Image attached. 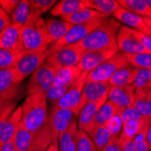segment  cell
<instances>
[{
  "instance_id": "7a4b0ae2",
  "label": "cell",
  "mask_w": 151,
  "mask_h": 151,
  "mask_svg": "<svg viewBox=\"0 0 151 151\" xmlns=\"http://www.w3.org/2000/svg\"><path fill=\"white\" fill-rule=\"evenodd\" d=\"M120 26L119 22L114 17L107 18L101 25L77 44L84 51L116 48L118 47L117 36Z\"/></svg>"
},
{
  "instance_id": "603a6c76",
  "label": "cell",
  "mask_w": 151,
  "mask_h": 151,
  "mask_svg": "<svg viewBox=\"0 0 151 151\" xmlns=\"http://www.w3.org/2000/svg\"><path fill=\"white\" fill-rule=\"evenodd\" d=\"M35 136V134L26 129L21 121L12 139L17 151H28L34 143Z\"/></svg>"
},
{
  "instance_id": "e0dca14e",
  "label": "cell",
  "mask_w": 151,
  "mask_h": 151,
  "mask_svg": "<svg viewBox=\"0 0 151 151\" xmlns=\"http://www.w3.org/2000/svg\"><path fill=\"white\" fill-rule=\"evenodd\" d=\"M112 16L119 23L124 24V26H127L129 28L136 30V31L141 32L142 34H146L149 29L147 26L143 17L136 15V14H134L125 8H123L121 6L113 14Z\"/></svg>"
},
{
  "instance_id": "6f0895ef",
  "label": "cell",
  "mask_w": 151,
  "mask_h": 151,
  "mask_svg": "<svg viewBox=\"0 0 151 151\" xmlns=\"http://www.w3.org/2000/svg\"><path fill=\"white\" fill-rule=\"evenodd\" d=\"M147 4L150 6V7H151V0H147Z\"/></svg>"
},
{
  "instance_id": "4316f807",
  "label": "cell",
  "mask_w": 151,
  "mask_h": 151,
  "mask_svg": "<svg viewBox=\"0 0 151 151\" xmlns=\"http://www.w3.org/2000/svg\"><path fill=\"white\" fill-rule=\"evenodd\" d=\"M134 107L147 120H151V91L149 90H136Z\"/></svg>"
},
{
  "instance_id": "1f68e13d",
  "label": "cell",
  "mask_w": 151,
  "mask_h": 151,
  "mask_svg": "<svg viewBox=\"0 0 151 151\" xmlns=\"http://www.w3.org/2000/svg\"><path fill=\"white\" fill-rule=\"evenodd\" d=\"M22 82L15 68L0 70V94L19 85Z\"/></svg>"
},
{
  "instance_id": "6da1fadb",
  "label": "cell",
  "mask_w": 151,
  "mask_h": 151,
  "mask_svg": "<svg viewBox=\"0 0 151 151\" xmlns=\"http://www.w3.org/2000/svg\"><path fill=\"white\" fill-rule=\"evenodd\" d=\"M22 122L26 129L37 134L48 123V107L45 92L28 95L21 105Z\"/></svg>"
},
{
  "instance_id": "ffe728a7",
  "label": "cell",
  "mask_w": 151,
  "mask_h": 151,
  "mask_svg": "<svg viewBox=\"0 0 151 151\" xmlns=\"http://www.w3.org/2000/svg\"><path fill=\"white\" fill-rule=\"evenodd\" d=\"M45 24H46V30H47L50 45L62 39L73 26V24L67 23L62 19L58 20L54 18L46 19Z\"/></svg>"
},
{
  "instance_id": "5bb4252c",
  "label": "cell",
  "mask_w": 151,
  "mask_h": 151,
  "mask_svg": "<svg viewBox=\"0 0 151 151\" xmlns=\"http://www.w3.org/2000/svg\"><path fill=\"white\" fill-rule=\"evenodd\" d=\"M41 16H42V14L32 6L30 1L22 0L16 10L10 16V20L11 24H17L23 27L31 24L40 18H42Z\"/></svg>"
},
{
  "instance_id": "52a82bcc",
  "label": "cell",
  "mask_w": 151,
  "mask_h": 151,
  "mask_svg": "<svg viewBox=\"0 0 151 151\" xmlns=\"http://www.w3.org/2000/svg\"><path fill=\"white\" fill-rule=\"evenodd\" d=\"M87 74L88 73L82 72L80 77L72 84L68 91L58 101L52 104L51 109H69V111L73 112L74 115L79 116V104L81 99L82 90H83V87L86 83Z\"/></svg>"
},
{
  "instance_id": "680465c9",
  "label": "cell",
  "mask_w": 151,
  "mask_h": 151,
  "mask_svg": "<svg viewBox=\"0 0 151 151\" xmlns=\"http://www.w3.org/2000/svg\"><path fill=\"white\" fill-rule=\"evenodd\" d=\"M148 151H151V148H149V149H148Z\"/></svg>"
},
{
  "instance_id": "11a10c76",
  "label": "cell",
  "mask_w": 151,
  "mask_h": 151,
  "mask_svg": "<svg viewBox=\"0 0 151 151\" xmlns=\"http://www.w3.org/2000/svg\"><path fill=\"white\" fill-rule=\"evenodd\" d=\"M144 21H145L147 26L151 30V18H144Z\"/></svg>"
},
{
  "instance_id": "836d02e7",
  "label": "cell",
  "mask_w": 151,
  "mask_h": 151,
  "mask_svg": "<svg viewBox=\"0 0 151 151\" xmlns=\"http://www.w3.org/2000/svg\"><path fill=\"white\" fill-rule=\"evenodd\" d=\"M52 144L48 123L35 136V139L28 151H46Z\"/></svg>"
},
{
  "instance_id": "8fae6325",
  "label": "cell",
  "mask_w": 151,
  "mask_h": 151,
  "mask_svg": "<svg viewBox=\"0 0 151 151\" xmlns=\"http://www.w3.org/2000/svg\"><path fill=\"white\" fill-rule=\"evenodd\" d=\"M117 46L119 52L123 54H136L148 52L136 35L133 29L121 25L117 36Z\"/></svg>"
},
{
  "instance_id": "cb8c5ba5",
  "label": "cell",
  "mask_w": 151,
  "mask_h": 151,
  "mask_svg": "<svg viewBox=\"0 0 151 151\" xmlns=\"http://www.w3.org/2000/svg\"><path fill=\"white\" fill-rule=\"evenodd\" d=\"M81 73L82 72L79 69L78 66L61 68V69L57 70L54 74L52 86L72 85L80 77Z\"/></svg>"
},
{
  "instance_id": "ab89813d",
  "label": "cell",
  "mask_w": 151,
  "mask_h": 151,
  "mask_svg": "<svg viewBox=\"0 0 151 151\" xmlns=\"http://www.w3.org/2000/svg\"><path fill=\"white\" fill-rule=\"evenodd\" d=\"M19 85L14 87L7 91L0 94V113L10 104L17 102V100L19 96Z\"/></svg>"
},
{
  "instance_id": "f5cc1de1",
  "label": "cell",
  "mask_w": 151,
  "mask_h": 151,
  "mask_svg": "<svg viewBox=\"0 0 151 151\" xmlns=\"http://www.w3.org/2000/svg\"><path fill=\"white\" fill-rule=\"evenodd\" d=\"M147 143H148V147L151 148V122L147 129Z\"/></svg>"
},
{
  "instance_id": "9f6ffc18",
  "label": "cell",
  "mask_w": 151,
  "mask_h": 151,
  "mask_svg": "<svg viewBox=\"0 0 151 151\" xmlns=\"http://www.w3.org/2000/svg\"><path fill=\"white\" fill-rule=\"evenodd\" d=\"M144 35H146L147 37H149V38L151 39V30H150V29H148V31H147L146 34H144Z\"/></svg>"
},
{
  "instance_id": "681fc988",
  "label": "cell",
  "mask_w": 151,
  "mask_h": 151,
  "mask_svg": "<svg viewBox=\"0 0 151 151\" xmlns=\"http://www.w3.org/2000/svg\"><path fill=\"white\" fill-rule=\"evenodd\" d=\"M101 151H122L121 144L119 139H112Z\"/></svg>"
},
{
  "instance_id": "db71d44e",
  "label": "cell",
  "mask_w": 151,
  "mask_h": 151,
  "mask_svg": "<svg viewBox=\"0 0 151 151\" xmlns=\"http://www.w3.org/2000/svg\"><path fill=\"white\" fill-rule=\"evenodd\" d=\"M46 151H59V147H58V145H55V144H52Z\"/></svg>"
},
{
  "instance_id": "e575fe53",
  "label": "cell",
  "mask_w": 151,
  "mask_h": 151,
  "mask_svg": "<svg viewBox=\"0 0 151 151\" xmlns=\"http://www.w3.org/2000/svg\"><path fill=\"white\" fill-rule=\"evenodd\" d=\"M129 64L137 69H146L151 71V53L141 52L136 54H124Z\"/></svg>"
},
{
  "instance_id": "8992f818",
  "label": "cell",
  "mask_w": 151,
  "mask_h": 151,
  "mask_svg": "<svg viewBox=\"0 0 151 151\" xmlns=\"http://www.w3.org/2000/svg\"><path fill=\"white\" fill-rule=\"evenodd\" d=\"M128 65L129 64L125 58V55L119 52L111 59L89 72L86 77V81L109 82L117 71Z\"/></svg>"
},
{
  "instance_id": "f35d334b",
  "label": "cell",
  "mask_w": 151,
  "mask_h": 151,
  "mask_svg": "<svg viewBox=\"0 0 151 151\" xmlns=\"http://www.w3.org/2000/svg\"><path fill=\"white\" fill-rule=\"evenodd\" d=\"M111 133L112 139H119V136L122 132V128H123V121L119 114H115L112 116L109 119H108L103 125Z\"/></svg>"
},
{
  "instance_id": "7dc6e473",
  "label": "cell",
  "mask_w": 151,
  "mask_h": 151,
  "mask_svg": "<svg viewBox=\"0 0 151 151\" xmlns=\"http://www.w3.org/2000/svg\"><path fill=\"white\" fill-rule=\"evenodd\" d=\"M9 24H11L10 17L1 7H0V33H1L5 28H6Z\"/></svg>"
},
{
  "instance_id": "d6986e66",
  "label": "cell",
  "mask_w": 151,
  "mask_h": 151,
  "mask_svg": "<svg viewBox=\"0 0 151 151\" xmlns=\"http://www.w3.org/2000/svg\"><path fill=\"white\" fill-rule=\"evenodd\" d=\"M109 16L104 15V14L99 13L95 10L90 9V8H82L81 10H78L71 15H68L65 17H61L62 20L69 23L73 25L76 24H86L91 21L102 18V17H108Z\"/></svg>"
},
{
  "instance_id": "7c38bea8",
  "label": "cell",
  "mask_w": 151,
  "mask_h": 151,
  "mask_svg": "<svg viewBox=\"0 0 151 151\" xmlns=\"http://www.w3.org/2000/svg\"><path fill=\"white\" fill-rule=\"evenodd\" d=\"M119 52L118 47L103 50H94V51H84L81 58L79 64L77 65L81 72L89 73L95 68H97L113 55Z\"/></svg>"
},
{
  "instance_id": "f6af8a7d",
  "label": "cell",
  "mask_w": 151,
  "mask_h": 151,
  "mask_svg": "<svg viewBox=\"0 0 151 151\" xmlns=\"http://www.w3.org/2000/svg\"><path fill=\"white\" fill-rule=\"evenodd\" d=\"M16 106H17V102H14V103L8 105L4 111L0 113V138H1V135H2L6 122L8 119L11 113L16 109Z\"/></svg>"
},
{
  "instance_id": "3957f363",
  "label": "cell",
  "mask_w": 151,
  "mask_h": 151,
  "mask_svg": "<svg viewBox=\"0 0 151 151\" xmlns=\"http://www.w3.org/2000/svg\"><path fill=\"white\" fill-rule=\"evenodd\" d=\"M22 43L24 51H45L49 49L45 20L40 18L36 22L22 27Z\"/></svg>"
},
{
  "instance_id": "4dcf8cb0",
  "label": "cell",
  "mask_w": 151,
  "mask_h": 151,
  "mask_svg": "<svg viewBox=\"0 0 151 151\" xmlns=\"http://www.w3.org/2000/svg\"><path fill=\"white\" fill-rule=\"evenodd\" d=\"M150 120L143 119H130L123 123L122 132L119 138V141H130L133 140L134 138L137 136L147 123H150Z\"/></svg>"
},
{
  "instance_id": "8d00e7d4",
  "label": "cell",
  "mask_w": 151,
  "mask_h": 151,
  "mask_svg": "<svg viewBox=\"0 0 151 151\" xmlns=\"http://www.w3.org/2000/svg\"><path fill=\"white\" fill-rule=\"evenodd\" d=\"M133 85L136 90H149L151 86V71L138 69Z\"/></svg>"
},
{
  "instance_id": "484cf974",
  "label": "cell",
  "mask_w": 151,
  "mask_h": 151,
  "mask_svg": "<svg viewBox=\"0 0 151 151\" xmlns=\"http://www.w3.org/2000/svg\"><path fill=\"white\" fill-rule=\"evenodd\" d=\"M138 72L137 68L130 65L125 66L115 73V74L109 80V83L111 87H121L133 84V81Z\"/></svg>"
},
{
  "instance_id": "c3c4849f",
  "label": "cell",
  "mask_w": 151,
  "mask_h": 151,
  "mask_svg": "<svg viewBox=\"0 0 151 151\" xmlns=\"http://www.w3.org/2000/svg\"><path fill=\"white\" fill-rule=\"evenodd\" d=\"M134 32H135L136 35L138 36V38L139 39L140 42L142 43V45L145 46L147 51L151 53V39L149 37H147L146 35L142 34L141 32L136 31V30H134Z\"/></svg>"
},
{
  "instance_id": "83f0119b",
  "label": "cell",
  "mask_w": 151,
  "mask_h": 151,
  "mask_svg": "<svg viewBox=\"0 0 151 151\" xmlns=\"http://www.w3.org/2000/svg\"><path fill=\"white\" fill-rule=\"evenodd\" d=\"M119 5L143 18H151V7L147 0H118Z\"/></svg>"
},
{
  "instance_id": "d590c367",
  "label": "cell",
  "mask_w": 151,
  "mask_h": 151,
  "mask_svg": "<svg viewBox=\"0 0 151 151\" xmlns=\"http://www.w3.org/2000/svg\"><path fill=\"white\" fill-rule=\"evenodd\" d=\"M24 51L14 52L5 49H0V70L13 68L17 64Z\"/></svg>"
},
{
  "instance_id": "5b68a950",
  "label": "cell",
  "mask_w": 151,
  "mask_h": 151,
  "mask_svg": "<svg viewBox=\"0 0 151 151\" xmlns=\"http://www.w3.org/2000/svg\"><path fill=\"white\" fill-rule=\"evenodd\" d=\"M50 53L49 49L45 51H24L22 56L13 68H15L23 81L47 62Z\"/></svg>"
},
{
  "instance_id": "bcb514c9",
  "label": "cell",
  "mask_w": 151,
  "mask_h": 151,
  "mask_svg": "<svg viewBox=\"0 0 151 151\" xmlns=\"http://www.w3.org/2000/svg\"><path fill=\"white\" fill-rule=\"evenodd\" d=\"M21 1L19 0H0V7H1L10 17L12 13L16 10Z\"/></svg>"
},
{
  "instance_id": "ee69618b",
  "label": "cell",
  "mask_w": 151,
  "mask_h": 151,
  "mask_svg": "<svg viewBox=\"0 0 151 151\" xmlns=\"http://www.w3.org/2000/svg\"><path fill=\"white\" fill-rule=\"evenodd\" d=\"M32 6L43 15V13L51 10L57 3L55 0H30Z\"/></svg>"
},
{
  "instance_id": "9c48e42d",
  "label": "cell",
  "mask_w": 151,
  "mask_h": 151,
  "mask_svg": "<svg viewBox=\"0 0 151 151\" xmlns=\"http://www.w3.org/2000/svg\"><path fill=\"white\" fill-rule=\"evenodd\" d=\"M56 70L49 63H45L38 70H36L30 77L27 83V96L37 92H46L52 85L54 74Z\"/></svg>"
},
{
  "instance_id": "74e56055",
  "label": "cell",
  "mask_w": 151,
  "mask_h": 151,
  "mask_svg": "<svg viewBox=\"0 0 151 151\" xmlns=\"http://www.w3.org/2000/svg\"><path fill=\"white\" fill-rule=\"evenodd\" d=\"M76 151H97L95 144L90 135L84 130L80 129L77 134Z\"/></svg>"
},
{
  "instance_id": "d6a6232c",
  "label": "cell",
  "mask_w": 151,
  "mask_h": 151,
  "mask_svg": "<svg viewBox=\"0 0 151 151\" xmlns=\"http://www.w3.org/2000/svg\"><path fill=\"white\" fill-rule=\"evenodd\" d=\"M89 135L93 140L97 151H101L112 139L111 133L103 125L94 128L89 133Z\"/></svg>"
},
{
  "instance_id": "816d5d0a",
  "label": "cell",
  "mask_w": 151,
  "mask_h": 151,
  "mask_svg": "<svg viewBox=\"0 0 151 151\" xmlns=\"http://www.w3.org/2000/svg\"><path fill=\"white\" fill-rule=\"evenodd\" d=\"M0 151H17L16 147L14 145L13 139L9 140L8 142L5 143L4 145L0 147Z\"/></svg>"
},
{
  "instance_id": "f546056e",
  "label": "cell",
  "mask_w": 151,
  "mask_h": 151,
  "mask_svg": "<svg viewBox=\"0 0 151 151\" xmlns=\"http://www.w3.org/2000/svg\"><path fill=\"white\" fill-rule=\"evenodd\" d=\"M119 111V108L115 105L113 102H111V101H107L98 111L97 114H96L94 119H93V122L91 124V130L90 132L96 127L98 126H101V125H104V123L111 119L112 116H114L115 114H117ZM89 132V133H90ZM88 133V134H89Z\"/></svg>"
},
{
  "instance_id": "ac0fdd59",
  "label": "cell",
  "mask_w": 151,
  "mask_h": 151,
  "mask_svg": "<svg viewBox=\"0 0 151 151\" xmlns=\"http://www.w3.org/2000/svg\"><path fill=\"white\" fill-rule=\"evenodd\" d=\"M109 100V98H103L97 101L88 102L79 113V120H78V127L80 129L84 130L89 133L91 130V127L93 122V119L97 114L100 108Z\"/></svg>"
},
{
  "instance_id": "4fadbf2b",
  "label": "cell",
  "mask_w": 151,
  "mask_h": 151,
  "mask_svg": "<svg viewBox=\"0 0 151 151\" xmlns=\"http://www.w3.org/2000/svg\"><path fill=\"white\" fill-rule=\"evenodd\" d=\"M109 90H111V85L109 82L86 81L79 104V112L88 102L97 101L107 97L109 98Z\"/></svg>"
},
{
  "instance_id": "f1b7e54d",
  "label": "cell",
  "mask_w": 151,
  "mask_h": 151,
  "mask_svg": "<svg viewBox=\"0 0 151 151\" xmlns=\"http://www.w3.org/2000/svg\"><path fill=\"white\" fill-rule=\"evenodd\" d=\"M85 7L95 10L99 13L111 16L120 7L115 0H82Z\"/></svg>"
},
{
  "instance_id": "b9f144b4",
  "label": "cell",
  "mask_w": 151,
  "mask_h": 151,
  "mask_svg": "<svg viewBox=\"0 0 151 151\" xmlns=\"http://www.w3.org/2000/svg\"><path fill=\"white\" fill-rule=\"evenodd\" d=\"M72 85H63V86H51L48 91L45 92V97L47 102L51 104L55 103L58 101L68 91Z\"/></svg>"
},
{
  "instance_id": "f907efd6",
  "label": "cell",
  "mask_w": 151,
  "mask_h": 151,
  "mask_svg": "<svg viewBox=\"0 0 151 151\" xmlns=\"http://www.w3.org/2000/svg\"><path fill=\"white\" fill-rule=\"evenodd\" d=\"M119 142L121 144L122 151H137L135 147H134L133 140H130V141H119Z\"/></svg>"
},
{
  "instance_id": "7bdbcfd3",
  "label": "cell",
  "mask_w": 151,
  "mask_h": 151,
  "mask_svg": "<svg viewBox=\"0 0 151 151\" xmlns=\"http://www.w3.org/2000/svg\"><path fill=\"white\" fill-rule=\"evenodd\" d=\"M119 114L123 123L128 120H130V119H139V120L145 119L143 118V116L139 112V111L134 106L124 108V109H119Z\"/></svg>"
},
{
  "instance_id": "44dd1931",
  "label": "cell",
  "mask_w": 151,
  "mask_h": 151,
  "mask_svg": "<svg viewBox=\"0 0 151 151\" xmlns=\"http://www.w3.org/2000/svg\"><path fill=\"white\" fill-rule=\"evenodd\" d=\"M79 127L76 120L73 122L59 137L58 147L59 151H76L77 146V134Z\"/></svg>"
},
{
  "instance_id": "7402d4cb",
  "label": "cell",
  "mask_w": 151,
  "mask_h": 151,
  "mask_svg": "<svg viewBox=\"0 0 151 151\" xmlns=\"http://www.w3.org/2000/svg\"><path fill=\"white\" fill-rule=\"evenodd\" d=\"M21 121H22V108L21 106H19L16 108L15 111L11 113V115L9 116L8 119L6 122L1 138H0V147L13 139V137L15 135Z\"/></svg>"
},
{
  "instance_id": "9a60e30c",
  "label": "cell",
  "mask_w": 151,
  "mask_h": 151,
  "mask_svg": "<svg viewBox=\"0 0 151 151\" xmlns=\"http://www.w3.org/2000/svg\"><path fill=\"white\" fill-rule=\"evenodd\" d=\"M22 26L11 24L0 33V49L14 52L24 51L21 36Z\"/></svg>"
},
{
  "instance_id": "277c9868",
  "label": "cell",
  "mask_w": 151,
  "mask_h": 151,
  "mask_svg": "<svg viewBox=\"0 0 151 151\" xmlns=\"http://www.w3.org/2000/svg\"><path fill=\"white\" fill-rule=\"evenodd\" d=\"M108 17H102L93 21H91L86 24H76L73 25L72 28L67 32V34L57 42L53 43L50 45L49 50L50 52H55L58 51L67 45H71L73 44H77L82 39H84L91 32L95 30L97 27L101 25Z\"/></svg>"
},
{
  "instance_id": "91938a15",
  "label": "cell",
  "mask_w": 151,
  "mask_h": 151,
  "mask_svg": "<svg viewBox=\"0 0 151 151\" xmlns=\"http://www.w3.org/2000/svg\"><path fill=\"white\" fill-rule=\"evenodd\" d=\"M150 91H151V86H150Z\"/></svg>"
},
{
  "instance_id": "30bf717a",
  "label": "cell",
  "mask_w": 151,
  "mask_h": 151,
  "mask_svg": "<svg viewBox=\"0 0 151 151\" xmlns=\"http://www.w3.org/2000/svg\"><path fill=\"white\" fill-rule=\"evenodd\" d=\"M73 112L69 109H51V113L48 119V126L52 144L58 145L60 135L70 126L73 120Z\"/></svg>"
},
{
  "instance_id": "2e32d148",
  "label": "cell",
  "mask_w": 151,
  "mask_h": 151,
  "mask_svg": "<svg viewBox=\"0 0 151 151\" xmlns=\"http://www.w3.org/2000/svg\"><path fill=\"white\" fill-rule=\"evenodd\" d=\"M136 99V89L133 84L111 87L109 91V101L113 102L119 109H124L134 106Z\"/></svg>"
},
{
  "instance_id": "d4e9b609",
  "label": "cell",
  "mask_w": 151,
  "mask_h": 151,
  "mask_svg": "<svg viewBox=\"0 0 151 151\" xmlns=\"http://www.w3.org/2000/svg\"><path fill=\"white\" fill-rule=\"evenodd\" d=\"M82 8H85L82 0H62L54 5L50 13L52 17H63Z\"/></svg>"
},
{
  "instance_id": "ba28073f",
  "label": "cell",
  "mask_w": 151,
  "mask_h": 151,
  "mask_svg": "<svg viewBox=\"0 0 151 151\" xmlns=\"http://www.w3.org/2000/svg\"><path fill=\"white\" fill-rule=\"evenodd\" d=\"M83 52L84 50L78 44H73L58 51L52 52L46 63L52 66L56 71L64 67L77 66Z\"/></svg>"
},
{
  "instance_id": "60d3db41",
  "label": "cell",
  "mask_w": 151,
  "mask_h": 151,
  "mask_svg": "<svg viewBox=\"0 0 151 151\" xmlns=\"http://www.w3.org/2000/svg\"><path fill=\"white\" fill-rule=\"evenodd\" d=\"M150 123H147L144 125L142 129L137 134L133 139V144L137 151H148V143H147V129Z\"/></svg>"
}]
</instances>
